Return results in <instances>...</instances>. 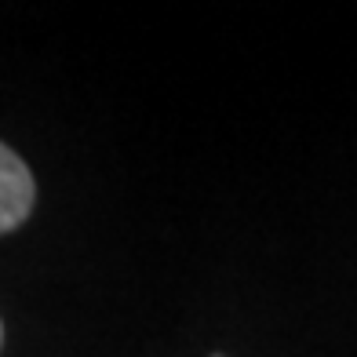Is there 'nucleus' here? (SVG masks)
I'll list each match as a JSON object with an SVG mask.
<instances>
[{"mask_svg": "<svg viewBox=\"0 0 357 357\" xmlns=\"http://www.w3.org/2000/svg\"><path fill=\"white\" fill-rule=\"evenodd\" d=\"M33 201H37L33 175H29L19 153L0 142V234L22 226L33 212Z\"/></svg>", "mask_w": 357, "mask_h": 357, "instance_id": "1", "label": "nucleus"}, {"mask_svg": "<svg viewBox=\"0 0 357 357\" xmlns=\"http://www.w3.org/2000/svg\"><path fill=\"white\" fill-rule=\"evenodd\" d=\"M0 339H4V328H0Z\"/></svg>", "mask_w": 357, "mask_h": 357, "instance_id": "2", "label": "nucleus"}]
</instances>
